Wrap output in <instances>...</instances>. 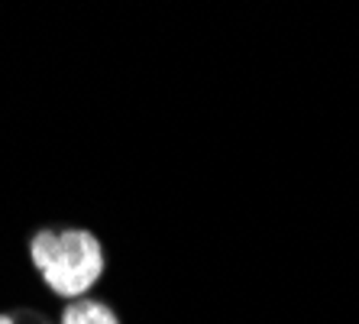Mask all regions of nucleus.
I'll return each instance as SVG.
<instances>
[{
    "label": "nucleus",
    "instance_id": "nucleus-3",
    "mask_svg": "<svg viewBox=\"0 0 359 324\" xmlns=\"http://www.w3.org/2000/svg\"><path fill=\"white\" fill-rule=\"evenodd\" d=\"M0 324H17V321H13L10 315H0Z\"/></svg>",
    "mask_w": 359,
    "mask_h": 324
},
{
    "label": "nucleus",
    "instance_id": "nucleus-2",
    "mask_svg": "<svg viewBox=\"0 0 359 324\" xmlns=\"http://www.w3.org/2000/svg\"><path fill=\"white\" fill-rule=\"evenodd\" d=\"M62 324H120L117 315L97 299H78L65 308Z\"/></svg>",
    "mask_w": 359,
    "mask_h": 324
},
{
    "label": "nucleus",
    "instance_id": "nucleus-1",
    "mask_svg": "<svg viewBox=\"0 0 359 324\" xmlns=\"http://www.w3.org/2000/svg\"><path fill=\"white\" fill-rule=\"evenodd\" d=\"M33 266L55 295L78 302L104 273V250L88 231H42L29 247Z\"/></svg>",
    "mask_w": 359,
    "mask_h": 324
}]
</instances>
